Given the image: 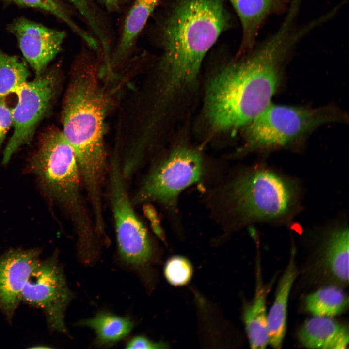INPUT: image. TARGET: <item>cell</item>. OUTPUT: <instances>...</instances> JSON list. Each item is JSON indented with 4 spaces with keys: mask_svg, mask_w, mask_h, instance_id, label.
<instances>
[{
    "mask_svg": "<svg viewBox=\"0 0 349 349\" xmlns=\"http://www.w3.org/2000/svg\"><path fill=\"white\" fill-rule=\"evenodd\" d=\"M305 35L292 18L286 17L272 35L213 78L206 110L214 128L247 126L271 103L286 60Z\"/></svg>",
    "mask_w": 349,
    "mask_h": 349,
    "instance_id": "6da1fadb",
    "label": "cell"
},
{
    "mask_svg": "<svg viewBox=\"0 0 349 349\" xmlns=\"http://www.w3.org/2000/svg\"><path fill=\"white\" fill-rule=\"evenodd\" d=\"M108 99L94 68L74 73L64 96L62 113L63 134L75 155L82 184L92 208L103 206L107 171L105 119Z\"/></svg>",
    "mask_w": 349,
    "mask_h": 349,
    "instance_id": "7a4b0ae2",
    "label": "cell"
},
{
    "mask_svg": "<svg viewBox=\"0 0 349 349\" xmlns=\"http://www.w3.org/2000/svg\"><path fill=\"white\" fill-rule=\"evenodd\" d=\"M230 17L223 0H177L163 28L167 93L196 78L202 61Z\"/></svg>",
    "mask_w": 349,
    "mask_h": 349,
    "instance_id": "3957f363",
    "label": "cell"
},
{
    "mask_svg": "<svg viewBox=\"0 0 349 349\" xmlns=\"http://www.w3.org/2000/svg\"><path fill=\"white\" fill-rule=\"evenodd\" d=\"M220 194L224 209L237 224L286 221L300 206L297 183L262 166L242 172Z\"/></svg>",
    "mask_w": 349,
    "mask_h": 349,
    "instance_id": "277c9868",
    "label": "cell"
},
{
    "mask_svg": "<svg viewBox=\"0 0 349 349\" xmlns=\"http://www.w3.org/2000/svg\"><path fill=\"white\" fill-rule=\"evenodd\" d=\"M29 165L44 191L63 209L73 226H85L90 216L81 193L78 165L62 130L50 127L41 133Z\"/></svg>",
    "mask_w": 349,
    "mask_h": 349,
    "instance_id": "5b68a950",
    "label": "cell"
},
{
    "mask_svg": "<svg viewBox=\"0 0 349 349\" xmlns=\"http://www.w3.org/2000/svg\"><path fill=\"white\" fill-rule=\"evenodd\" d=\"M345 114L331 107L310 108L271 103L247 125L246 148L265 150L294 144L315 128L346 120Z\"/></svg>",
    "mask_w": 349,
    "mask_h": 349,
    "instance_id": "8992f818",
    "label": "cell"
},
{
    "mask_svg": "<svg viewBox=\"0 0 349 349\" xmlns=\"http://www.w3.org/2000/svg\"><path fill=\"white\" fill-rule=\"evenodd\" d=\"M203 171L199 151L178 147L152 167L132 202L155 201L171 206L183 190L201 178Z\"/></svg>",
    "mask_w": 349,
    "mask_h": 349,
    "instance_id": "52a82bcc",
    "label": "cell"
},
{
    "mask_svg": "<svg viewBox=\"0 0 349 349\" xmlns=\"http://www.w3.org/2000/svg\"><path fill=\"white\" fill-rule=\"evenodd\" d=\"M109 174V196L120 255L128 264L136 267L144 265L151 258V241L133 208L126 177L117 160L111 164Z\"/></svg>",
    "mask_w": 349,
    "mask_h": 349,
    "instance_id": "ba28073f",
    "label": "cell"
},
{
    "mask_svg": "<svg viewBox=\"0 0 349 349\" xmlns=\"http://www.w3.org/2000/svg\"><path fill=\"white\" fill-rule=\"evenodd\" d=\"M54 254L40 260L23 289L22 301L43 312L51 331L68 334L64 322L67 306L73 297Z\"/></svg>",
    "mask_w": 349,
    "mask_h": 349,
    "instance_id": "9c48e42d",
    "label": "cell"
},
{
    "mask_svg": "<svg viewBox=\"0 0 349 349\" xmlns=\"http://www.w3.org/2000/svg\"><path fill=\"white\" fill-rule=\"evenodd\" d=\"M57 83L55 72H45L33 80L25 82L14 92L17 96V104L12 109L14 131L4 150L3 164L32 140L38 124L50 107Z\"/></svg>",
    "mask_w": 349,
    "mask_h": 349,
    "instance_id": "30bf717a",
    "label": "cell"
},
{
    "mask_svg": "<svg viewBox=\"0 0 349 349\" xmlns=\"http://www.w3.org/2000/svg\"><path fill=\"white\" fill-rule=\"evenodd\" d=\"M8 30L17 40L20 49L36 76L45 72L47 66L62 49L65 33L20 17Z\"/></svg>",
    "mask_w": 349,
    "mask_h": 349,
    "instance_id": "8fae6325",
    "label": "cell"
},
{
    "mask_svg": "<svg viewBox=\"0 0 349 349\" xmlns=\"http://www.w3.org/2000/svg\"><path fill=\"white\" fill-rule=\"evenodd\" d=\"M38 248L12 249L0 256V310L11 322L24 286L40 261Z\"/></svg>",
    "mask_w": 349,
    "mask_h": 349,
    "instance_id": "7c38bea8",
    "label": "cell"
},
{
    "mask_svg": "<svg viewBox=\"0 0 349 349\" xmlns=\"http://www.w3.org/2000/svg\"><path fill=\"white\" fill-rule=\"evenodd\" d=\"M298 338L311 349H345L348 348V328L332 317L314 316L300 329Z\"/></svg>",
    "mask_w": 349,
    "mask_h": 349,
    "instance_id": "4fadbf2b",
    "label": "cell"
},
{
    "mask_svg": "<svg viewBox=\"0 0 349 349\" xmlns=\"http://www.w3.org/2000/svg\"><path fill=\"white\" fill-rule=\"evenodd\" d=\"M241 22V52L249 51L255 45L260 27L268 17L283 7L285 0H229Z\"/></svg>",
    "mask_w": 349,
    "mask_h": 349,
    "instance_id": "5bb4252c",
    "label": "cell"
},
{
    "mask_svg": "<svg viewBox=\"0 0 349 349\" xmlns=\"http://www.w3.org/2000/svg\"><path fill=\"white\" fill-rule=\"evenodd\" d=\"M290 256L279 281L273 303L268 313L269 344L275 349L281 347L285 336L288 300L297 273L294 251Z\"/></svg>",
    "mask_w": 349,
    "mask_h": 349,
    "instance_id": "9a60e30c",
    "label": "cell"
},
{
    "mask_svg": "<svg viewBox=\"0 0 349 349\" xmlns=\"http://www.w3.org/2000/svg\"><path fill=\"white\" fill-rule=\"evenodd\" d=\"M258 275L254 298L245 307L243 314L249 344L253 349H265L269 344L266 298L269 289Z\"/></svg>",
    "mask_w": 349,
    "mask_h": 349,
    "instance_id": "2e32d148",
    "label": "cell"
},
{
    "mask_svg": "<svg viewBox=\"0 0 349 349\" xmlns=\"http://www.w3.org/2000/svg\"><path fill=\"white\" fill-rule=\"evenodd\" d=\"M349 229L345 226L329 233L324 243L323 262L325 267L337 279L349 281Z\"/></svg>",
    "mask_w": 349,
    "mask_h": 349,
    "instance_id": "e0dca14e",
    "label": "cell"
},
{
    "mask_svg": "<svg viewBox=\"0 0 349 349\" xmlns=\"http://www.w3.org/2000/svg\"><path fill=\"white\" fill-rule=\"evenodd\" d=\"M78 324L94 330L96 335V343L99 346L112 345L126 337L133 327L129 317L106 312H100L94 317L81 320Z\"/></svg>",
    "mask_w": 349,
    "mask_h": 349,
    "instance_id": "ac0fdd59",
    "label": "cell"
},
{
    "mask_svg": "<svg viewBox=\"0 0 349 349\" xmlns=\"http://www.w3.org/2000/svg\"><path fill=\"white\" fill-rule=\"evenodd\" d=\"M160 0H135L125 18L115 54L124 56L132 48L149 16Z\"/></svg>",
    "mask_w": 349,
    "mask_h": 349,
    "instance_id": "d6986e66",
    "label": "cell"
},
{
    "mask_svg": "<svg viewBox=\"0 0 349 349\" xmlns=\"http://www.w3.org/2000/svg\"><path fill=\"white\" fill-rule=\"evenodd\" d=\"M348 303V297L343 290L330 286L307 295L304 300V307L314 316L332 317L344 312Z\"/></svg>",
    "mask_w": 349,
    "mask_h": 349,
    "instance_id": "ffe728a7",
    "label": "cell"
},
{
    "mask_svg": "<svg viewBox=\"0 0 349 349\" xmlns=\"http://www.w3.org/2000/svg\"><path fill=\"white\" fill-rule=\"evenodd\" d=\"M22 6L38 8L46 11L63 21L88 46L95 48L97 41L95 37L79 26L72 17L65 7L58 0H5Z\"/></svg>",
    "mask_w": 349,
    "mask_h": 349,
    "instance_id": "44dd1931",
    "label": "cell"
},
{
    "mask_svg": "<svg viewBox=\"0 0 349 349\" xmlns=\"http://www.w3.org/2000/svg\"><path fill=\"white\" fill-rule=\"evenodd\" d=\"M29 74L25 63L0 50V99L26 82Z\"/></svg>",
    "mask_w": 349,
    "mask_h": 349,
    "instance_id": "7402d4cb",
    "label": "cell"
},
{
    "mask_svg": "<svg viewBox=\"0 0 349 349\" xmlns=\"http://www.w3.org/2000/svg\"><path fill=\"white\" fill-rule=\"evenodd\" d=\"M77 10L104 48L108 47V38L98 12L92 0H67Z\"/></svg>",
    "mask_w": 349,
    "mask_h": 349,
    "instance_id": "603a6c76",
    "label": "cell"
},
{
    "mask_svg": "<svg viewBox=\"0 0 349 349\" xmlns=\"http://www.w3.org/2000/svg\"><path fill=\"white\" fill-rule=\"evenodd\" d=\"M193 270L191 263L186 258L174 256L169 259L164 268V276L171 285L180 286L190 282Z\"/></svg>",
    "mask_w": 349,
    "mask_h": 349,
    "instance_id": "cb8c5ba5",
    "label": "cell"
},
{
    "mask_svg": "<svg viewBox=\"0 0 349 349\" xmlns=\"http://www.w3.org/2000/svg\"><path fill=\"white\" fill-rule=\"evenodd\" d=\"M13 124L12 109L7 105L4 98L0 99V146Z\"/></svg>",
    "mask_w": 349,
    "mask_h": 349,
    "instance_id": "d4e9b609",
    "label": "cell"
},
{
    "mask_svg": "<svg viewBox=\"0 0 349 349\" xmlns=\"http://www.w3.org/2000/svg\"><path fill=\"white\" fill-rule=\"evenodd\" d=\"M169 345L164 342H155L143 336L134 337L126 345L127 349H166Z\"/></svg>",
    "mask_w": 349,
    "mask_h": 349,
    "instance_id": "484cf974",
    "label": "cell"
},
{
    "mask_svg": "<svg viewBox=\"0 0 349 349\" xmlns=\"http://www.w3.org/2000/svg\"><path fill=\"white\" fill-rule=\"evenodd\" d=\"M108 10L116 9L124 0H99Z\"/></svg>",
    "mask_w": 349,
    "mask_h": 349,
    "instance_id": "4316f807",
    "label": "cell"
}]
</instances>
